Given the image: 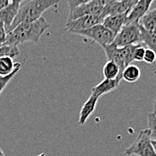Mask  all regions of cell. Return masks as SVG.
Returning a JSON list of instances; mask_svg holds the SVG:
<instances>
[{"instance_id":"obj_1","label":"cell","mask_w":156,"mask_h":156,"mask_svg":"<svg viewBox=\"0 0 156 156\" xmlns=\"http://www.w3.org/2000/svg\"><path fill=\"white\" fill-rule=\"evenodd\" d=\"M48 27L49 23L42 16L32 23H22L11 31H7L4 44L17 47L19 44L27 41L37 43Z\"/></svg>"},{"instance_id":"obj_2","label":"cell","mask_w":156,"mask_h":156,"mask_svg":"<svg viewBox=\"0 0 156 156\" xmlns=\"http://www.w3.org/2000/svg\"><path fill=\"white\" fill-rule=\"evenodd\" d=\"M58 3L59 0H29L25 4L20 5L17 16L7 31H11L22 23H32L37 21L48 9L52 7L57 8Z\"/></svg>"},{"instance_id":"obj_3","label":"cell","mask_w":156,"mask_h":156,"mask_svg":"<svg viewBox=\"0 0 156 156\" xmlns=\"http://www.w3.org/2000/svg\"><path fill=\"white\" fill-rule=\"evenodd\" d=\"M156 142L152 138L151 131L147 128L142 130L136 141L125 150L127 156H156Z\"/></svg>"},{"instance_id":"obj_4","label":"cell","mask_w":156,"mask_h":156,"mask_svg":"<svg viewBox=\"0 0 156 156\" xmlns=\"http://www.w3.org/2000/svg\"><path fill=\"white\" fill-rule=\"evenodd\" d=\"M140 44V43H139ZM138 44L129 45L123 48H118L113 44H109L103 48L105 55L108 58V61L114 62L119 68L120 75H122L123 70L126 66L133 62V52Z\"/></svg>"},{"instance_id":"obj_5","label":"cell","mask_w":156,"mask_h":156,"mask_svg":"<svg viewBox=\"0 0 156 156\" xmlns=\"http://www.w3.org/2000/svg\"><path fill=\"white\" fill-rule=\"evenodd\" d=\"M74 34L80 35L83 38L89 39L90 41L98 43L101 47L105 48L111 44L115 39V34L107 29L103 24H96L86 30L78 31L74 32Z\"/></svg>"},{"instance_id":"obj_6","label":"cell","mask_w":156,"mask_h":156,"mask_svg":"<svg viewBox=\"0 0 156 156\" xmlns=\"http://www.w3.org/2000/svg\"><path fill=\"white\" fill-rule=\"evenodd\" d=\"M139 43H141L139 23L138 22H136L124 25L115 36L111 44L118 48H123Z\"/></svg>"},{"instance_id":"obj_7","label":"cell","mask_w":156,"mask_h":156,"mask_svg":"<svg viewBox=\"0 0 156 156\" xmlns=\"http://www.w3.org/2000/svg\"><path fill=\"white\" fill-rule=\"evenodd\" d=\"M102 21L103 18L101 16H82L76 20L66 22V30L70 33H74L76 31L86 30L96 24L102 23Z\"/></svg>"},{"instance_id":"obj_8","label":"cell","mask_w":156,"mask_h":156,"mask_svg":"<svg viewBox=\"0 0 156 156\" xmlns=\"http://www.w3.org/2000/svg\"><path fill=\"white\" fill-rule=\"evenodd\" d=\"M102 6L98 5L95 1L92 0L89 3L83 4L75 8L71 13H69L67 22L76 20L79 17L85 16H101L102 12Z\"/></svg>"},{"instance_id":"obj_9","label":"cell","mask_w":156,"mask_h":156,"mask_svg":"<svg viewBox=\"0 0 156 156\" xmlns=\"http://www.w3.org/2000/svg\"><path fill=\"white\" fill-rule=\"evenodd\" d=\"M135 5L136 4H133V3H130L127 1L116 0L114 2H111L108 5H106L105 6H103L101 16L104 19L106 16L129 13Z\"/></svg>"},{"instance_id":"obj_10","label":"cell","mask_w":156,"mask_h":156,"mask_svg":"<svg viewBox=\"0 0 156 156\" xmlns=\"http://www.w3.org/2000/svg\"><path fill=\"white\" fill-rule=\"evenodd\" d=\"M153 2L154 0H138L126 16L125 25L138 22L141 17L149 11Z\"/></svg>"},{"instance_id":"obj_11","label":"cell","mask_w":156,"mask_h":156,"mask_svg":"<svg viewBox=\"0 0 156 156\" xmlns=\"http://www.w3.org/2000/svg\"><path fill=\"white\" fill-rule=\"evenodd\" d=\"M127 15L128 13L106 16L103 19L101 24H103L107 29H109V31H112L115 35H117L119 31L121 30V28L125 25L126 18Z\"/></svg>"},{"instance_id":"obj_12","label":"cell","mask_w":156,"mask_h":156,"mask_svg":"<svg viewBox=\"0 0 156 156\" xmlns=\"http://www.w3.org/2000/svg\"><path fill=\"white\" fill-rule=\"evenodd\" d=\"M19 7H20V4L11 2L6 7L0 10V19L4 23L6 32L9 30L12 23L14 22L16 16H17Z\"/></svg>"},{"instance_id":"obj_13","label":"cell","mask_w":156,"mask_h":156,"mask_svg":"<svg viewBox=\"0 0 156 156\" xmlns=\"http://www.w3.org/2000/svg\"><path fill=\"white\" fill-rule=\"evenodd\" d=\"M98 100H99V97L97 95L91 94V96L84 102V104L83 105V107L81 109L80 114H79V119H78L79 125H84L85 122L87 121V119L90 118V116L94 113Z\"/></svg>"},{"instance_id":"obj_14","label":"cell","mask_w":156,"mask_h":156,"mask_svg":"<svg viewBox=\"0 0 156 156\" xmlns=\"http://www.w3.org/2000/svg\"><path fill=\"white\" fill-rule=\"evenodd\" d=\"M120 80L119 79H103L96 86L92 88V94L97 95L99 98L103 94H109L116 90L119 85Z\"/></svg>"},{"instance_id":"obj_15","label":"cell","mask_w":156,"mask_h":156,"mask_svg":"<svg viewBox=\"0 0 156 156\" xmlns=\"http://www.w3.org/2000/svg\"><path fill=\"white\" fill-rule=\"evenodd\" d=\"M141 26L149 31L155 32L156 28V9L149 10L141 17L138 21Z\"/></svg>"},{"instance_id":"obj_16","label":"cell","mask_w":156,"mask_h":156,"mask_svg":"<svg viewBox=\"0 0 156 156\" xmlns=\"http://www.w3.org/2000/svg\"><path fill=\"white\" fill-rule=\"evenodd\" d=\"M141 76L140 68L133 64L128 65L126 66L125 69L122 72L121 79H124L127 83H136L139 80Z\"/></svg>"},{"instance_id":"obj_17","label":"cell","mask_w":156,"mask_h":156,"mask_svg":"<svg viewBox=\"0 0 156 156\" xmlns=\"http://www.w3.org/2000/svg\"><path fill=\"white\" fill-rule=\"evenodd\" d=\"M139 30H140V39L141 42L145 44L148 48L155 51L156 48V35L155 32L149 31L144 29L139 24Z\"/></svg>"},{"instance_id":"obj_18","label":"cell","mask_w":156,"mask_h":156,"mask_svg":"<svg viewBox=\"0 0 156 156\" xmlns=\"http://www.w3.org/2000/svg\"><path fill=\"white\" fill-rule=\"evenodd\" d=\"M102 73L104 79H119L121 80V75L118 66L112 61H107L103 66Z\"/></svg>"},{"instance_id":"obj_19","label":"cell","mask_w":156,"mask_h":156,"mask_svg":"<svg viewBox=\"0 0 156 156\" xmlns=\"http://www.w3.org/2000/svg\"><path fill=\"white\" fill-rule=\"evenodd\" d=\"M19 63H15L10 57H3L0 58V76L10 75L14 72Z\"/></svg>"},{"instance_id":"obj_20","label":"cell","mask_w":156,"mask_h":156,"mask_svg":"<svg viewBox=\"0 0 156 156\" xmlns=\"http://www.w3.org/2000/svg\"><path fill=\"white\" fill-rule=\"evenodd\" d=\"M20 51L18 47L9 46L5 44H2L0 46V58L3 57H10L12 58H16L19 55Z\"/></svg>"},{"instance_id":"obj_21","label":"cell","mask_w":156,"mask_h":156,"mask_svg":"<svg viewBox=\"0 0 156 156\" xmlns=\"http://www.w3.org/2000/svg\"><path fill=\"white\" fill-rule=\"evenodd\" d=\"M21 66L22 65L19 63L18 66H16V68L14 70L13 73H11L10 75H7V76H0V94H2V92L4 91V89L6 87V85L9 83V82L13 79V77L17 74V72L21 69Z\"/></svg>"},{"instance_id":"obj_22","label":"cell","mask_w":156,"mask_h":156,"mask_svg":"<svg viewBox=\"0 0 156 156\" xmlns=\"http://www.w3.org/2000/svg\"><path fill=\"white\" fill-rule=\"evenodd\" d=\"M147 119H148V129L151 131V135H152V138L154 140L156 139V117H155V111H152L149 112L147 114Z\"/></svg>"},{"instance_id":"obj_23","label":"cell","mask_w":156,"mask_h":156,"mask_svg":"<svg viewBox=\"0 0 156 156\" xmlns=\"http://www.w3.org/2000/svg\"><path fill=\"white\" fill-rule=\"evenodd\" d=\"M144 51H145V48L143 47L142 43L138 44V46L135 48V50L133 52V60H135V61H143Z\"/></svg>"},{"instance_id":"obj_24","label":"cell","mask_w":156,"mask_h":156,"mask_svg":"<svg viewBox=\"0 0 156 156\" xmlns=\"http://www.w3.org/2000/svg\"><path fill=\"white\" fill-rule=\"evenodd\" d=\"M155 51L150 49V48H146L144 51V59L143 61H144L147 64H153L155 61Z\"/></svg>"},{"instance_id":"obj_25","label":"cell","mask_w":156,"mask_h":156,"mask_svg":"<svg viewBox=\"0 0 156 156\" xmlns=\"http://www.w3.org/2000/svg\"><path fill=\"white\" fill-rule=\"evenodd\" d=\"M92 0H67V4L69 6V13H71L75 8H76L79 5L89 3Z\"/></svg>"},{"instance_id":"obj_26","label":"cell","mask_w":156,"mask_h":156,"mask_svg":"<svg viewBox=\"0 0 156 156\" xmlns=\"http://www.w3.org/2000/svg\"><path fill=\"white\" fill-rule=\"evenodd\" d=\"M5 37H6V31L5 29V26H4V23L3 22L1 21L0 19V42L2 44L5 43Z\"/></svg>"},{"instance_id":"obj_27","label":"cell","mask_w":156,"mask_h":156,"mask_svg":"<svg viewBox=\"0 0 156 156\" xmlns=\"http://www.w3.org/2000/svg\"><path fill=\"white\" fill-rule=\"evenodd\" d=\"M95 1L98 5H100L101 6H105L106 5H108L109 3H111V2H114V1H116V0H94Z\"/></svg>"},{"instance_id":"obj_28","label":"cell","mask_w":156,"mask_h":156,"mask_svg":"<svg viewBox=\"0 0 156 156\" xmlns=\"http://www.w3.org/2000/svg\"><path fill=\"white\" fill-rule=\"evenodd\" d=\"M10 3V0H0V10L6 7Z\"/></svg>"},{"instance_id":"obj_29","label":"cell","mask_w":156,"mask_h":156,"mask_svg":"<svg viewBox=\"0 0 156 156\" xmlns=\"http://www.w3.org/2000/svg\"><path fill=\"white\" fill-rule=\"evenodd\" d=\"M24 0H10V2H12V3H16V4H20L21 5V3H23Z\"/></svg>"},{"instance_id":"obj_30","label":"cell","mask_w":156,"mask_h":156,"mask_svg":"<svg viewBox=\"0 0 156 156\" xmlns=\"http://www.w3.org/2000/svg\"><path fill=\"white\" fill-rule=\"evenodd\" d=\"M120 1H127V2H130V3H133V4H136L138 0H120Z\"/></svg>"},{"instance_id":"obj_31","label":"cell","mask_w":156,"mask_h":156,"mask_svg":"<svg viewBox=\"0 0 156 156\" xmlns=\"http://www.w3.org/2000/svg\"><path fill=\"white\" fill-rule=\"evenodd\" d=\"M0 156H5V154H4V152L2 151V149L0 148Z\"/></svg>"},{"instance_id":"obj_32","label":"cell","mask_w":156,"mask_h":156,"mask_svg":"<svg viewBox=\"0 0 156 156\" xmlns=\"http://www.w3.org/2000/svg\"><path fill=\"white\" fill-rule=\"evenodd\" d=\"M1 45H2V43H1V42H0V46H1Z\"/></svg>"}]
</instances>
